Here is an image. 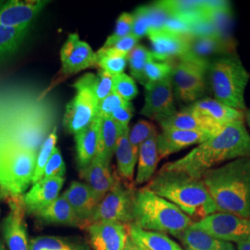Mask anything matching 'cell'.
<instances>
[{"label":"cell","mask_w":250,"mask_h":250,"mask_svg":"<svg viewBox=\"0 0 250 250\" xmlns=\"http://www.w3.org/2000/svg\"><path fill=\"white\" fill-rule=\"evenodd\" d=\"M115 173L111 172L108 162L98 157H95L86 168L80 170L81 178L84 180L99 202L112 188Z\"/></svg>","instance_id":"cell-21"},{"label":"cell","mask_w":250,"mask_h":250,"mask_svg":"<svg viewBox=\"0 0 250 250\" xmlns=\"http://www.w3.org/2000/svg\"><path fill=\"white\" fill-rule=\"evenodd\" d=\"M97 56V67L99 70L107 72L112 76L124 73L127 66V56L119 53L111 48L101 47Z\"/></svg>","instance_id":"cell-32"},{"label":"cell","mask_w":250,"mask_h":250,"mask_svg":"<svg viewBox=\"0 0 250 250\" xmlns=\"http://www.w3.org/2000/svg\"><path fill=\"white\" fill-rule=\"evenodd\" d=\"M157 4L171 17L185 19L191 22L207 20L213 9L214 1L164 0Z\"/></svg>","instance_id":"cell-23"},{"label":"cell","mask_w":250,"mask_h":250,"mask_svg":"<svg viewBox=\"0 0 250 250\" xmlns=\"http://www.w3.org/2000/svg\"><path fill=\"white\" fill-rule=\"evenodd\" d=\"M146 188L178 207L194 223L218 212L202 180L183 171L161 168Z\"/></svg>","instance_id":"cell-3"},{"label":"cell","mask_w":250,"mask_h":250,"mask_svg":"<svg viewBox=\"0 0 250 250\" xmlns=\"http://www.w3.org/2000/svg\"><path fill=\"white\" fill-rule=\"evenodd\" d=\"M95 95L98 101L100 102L112 92L113 90V76L107 72L99 70L98 76H96L94 84Z\"/></svg>","instance_id":"cell-44"},{"label":"cell","mask_w":250,"mask_h":250,"mask_svg":"<svg viewBox=\"0 0 250 250\" xmlns=\"http://www.w3.org/2000/svg\"><path fill=\"white\" fill-rule=\"evenodd\" d=\"M133 214L135 226L146 231L170 233L175 237L194 224L178 207L146 187L134 189Z\"/></svg>","instance_id":"cell-4"},{"label":"cell","mask_w":250,"mask_h":250,"mask_svg":"<svg viewBox=\"0 0 250 250\" xmlns=\"http://www.w3.org/2000/svg\"><path fill=\"white\" fill-rule=\"evenodd\" d=\"M63 184V177L42 178L36 184H33L31 189L21 197L25 211L34 215L52 203L60 197Z\"/></svg>","instance_id":"cell-18"},{"label":"cell","mask_w":250,"mask_h":250,"mask_svg":"<svg viewBox=\"0 0 250 250\" xmlns=\"http://www.w3.org/2000/svg\"><path fill=\"white\" fill-rule=\"evenodd\" d=\"M0 250H6L5 247H4V245H3V243L1 242V240H0Z\"/></svg>","instance_id":"cell-51"},{"label":"cell","mask_w":250,"mask_h":250,"mask_svg":"<svg viewBox=\"0 0 250 250\" xmlns=\"http://www.w3.org/2000/svg\"><path fill=\"white\" fill-rule=\"evenodd\" d=\"M139 40L140 39H138L137 37H135L134 35L131 34V35L123 37V38L117 39L107 46H102V47L103 48H111L119 53L124 54L127 56L137 45Z\"/></svg>","instance_id":"cell-46"},{"label":"cell","mask_w":250,"mask_h":250,"mask_svg":"<svg viewBox=\"0 0 250 250\" xmlns=\"http://www.w3.org/2000/svg\"><path fill=\"white\" fill-rule=\"evenodd\" d=\"M58 142V131L55 127L52 132L46 137L44 143L42 145L40 151L37 154L36 158V170L33 177L32 184H36V182L43 178L45 165L52 156L54 149L56 148V145Z\"/></svg>","instance_id":"cell-35"},{"label":"cell","mask_w":250,"mask_h":250,"mask_svg":"<svg viewBox=\"0 0 250 250\" xmlns=\"http://www.w3.org/2000/svg\"><path fill=\"white\" fill-rule=\"evenodd\" d=\"M190 106L219 132L230 124L245 120L244 111L228 107L214 99L204 98Z\"/></svg>","instance_id":"cell-20"},{"label":"cell","mask_w":250,"mask_h":250,"mask_svg":"<svg viewBox=\"0 0 250 250\" xmlns=\"http://www.w3.org/2000/svg\"><path fill=\"white\" fill-rule=\"evenodd\" d=\"M155 60L171 62L184 57L188 50L187 36H177L165 30L149 31L147 33Z\"/></svg>","instance_id":"cell-17"},{"label":"cell","mask_w":250,"mask_h":250,"mask_svg":"<svg viewBox=\"0 0 250 250\" xmlns=\"http://www.w3.org/2000/svg\"><path fill=\"white\" fill-rule=\"evenodd\" d=\"M159 125H161L162 130L173 129L183 131H196L208 133L211 135L220 133L190 105L176 111L173 115L159 123Z\"/></svg>","instance_id":"cell-24"},{"label":"cell","mask_w":250,"mask_h":250,"mask_svg":"<svg viewBox=\"0 0 250 250\" xmlns=\"http://www.w3.org/2000/svg\"><path fill=\"white\" fill-rule=\"evenodd\" d=\"M157 137L158 134L152 135L142 144L139 148L134 186L147 184L155 175V171L160 161Z\"/></svg>","instance_id":"cell-27"},{"label":"cell","mask_w":250,"mask_h":250,"mask_svg":"<svg viewBox=\"0 0 250 250\" xmlns=\"http://www.w3.org/2000/svg\"><path fill=\"white\" fill-rule=\"evenodd\" d=\"M66 172L65 162L63 161L62 153L56 146L52 156L45 165L43 178H54V177H63Z\"/></svg>","instance_id":"cell-42"},{"label":"cell","mask_w":250,"mask_h":250,"mask_svg":"<svg viewBox=\"0 0 250 250\" xmlns=\"http://www.w3.org/2000/svg\"><path fill=\"white\" fill-rule=\"evenodd\" d=\"M73 250H87L86 249H83V248H80V247H77V248H73Z\"/></svg>","instance_id":"cell-52"},{"label":"cell","mask_w":250,"mask_h":250,"mask_svg":"<svg viewBox=\"0 0 250 250\" xmlns=\"http://www.w3.org/2000/svg\"><path fill=\"white\" fill-rule=\"evenodd\" d=\"M177 238L186 250H236L232 243L218 239L193 225L188 227Z\"/></svg>","instance_id":"cell-29"},{"label":"cell","mask_w":250,"mask_h":250,"mask_svg":"<svg viewBox=\"0 0 250 250\" xmlns=\"http://www.w3.org/2000/svg\"><path fill=\"white\" fill-rule=\"evenodd\" d=\"M30 250H73L69 244L53 236H38L29 244Z\"/></svg>","instance_id":"cell-41"},{"label":"cell","mask_w":250,"mask_h":250,"mask_svg":"<svg viewBox=\"0 0 250 250\" xmlns=\"http://www.w3.org/2000/svg\"><path fill=\"white\" fill-rule=\"evenodd\" d=\"M128 103L120 96H118L115 92H111L107 98L103 99L99 103V109H98V117L105 118L110 117L111 114L116 111L118 108L125 107Z\"/></svg>","instance_id":"cell-43"},{"label":"cell","mask_w":250,"mask_h":250,"mask_svg":"<svg viewBox=\"0 0 250 250\" xmlns=\"http://www.w3.org/2000/svg\"><path fill=\"white\" fill-rule=\"evenodd\" d=\"M112 91L127 102H131L138 95V89L134 78L125 73L113 76Z\"/></svg>","instance_id":"cell-38"},{"label":"cell","mask_w":250,"mask_h":250,"mask_svg":"<svg viewBox=\"0 0 250 250\" xmlns=\"http://www.w3.org/2000/svg\"><path fill=\"white\" fill-rule=\"evenodd\" d=\"M100 125L101 118L97 117L88 127L74 134L76 144V161L79 170L86 168L96 157Z\"/></svg>","instance_id":"cell-26"},{"label":"cell","mask_w":250,"mask_h":250,"mask_svg":"<svg viewBox=\"0 0 250 250\" xmlns=\"http://www.w3.org/2000/svg\"><path fill=\"white\" fill-rule=\"evenodd\" d=\"M250 158V134L245 121L225 126L213 136L199 144L186 156L162 166L166 170H179L193 178L200 179L207 170L224 162Z\"/></svg>","instance_id":"cell-1"},{"label":"cell","mask_w":250,"mask_h":250,"mask_svg":"<svg viewBox=\"0 0 250 250\" xmlns=\"http://www.w3.org/2000/svg\"><path fill=\"white\" fill-rule=\"evenodd\" d=\"M62 68L51 87L78 72L97 67V56L77 34H70L61 49Z\"/></svg>","instance_id":"cell-11"},{"label":"cell","mask_w":250,"mask_h":250,"mask_svg":"<svg viewBox=\"0 0 250 250\" xmlns=\"http://www.w3.org/2000/svg\"><path fill=\"white\" fill-rule=\"evenodd\" d=\"M34 216L43 224L82 226L72 207L63 196L55 199L52 203L36 212Z\"/></svg>","instance_id":"cell-28"},{"label":"cell","mask_w":250,"mask_h":250,"mask_svg":"<svg viewBox=\"0 0 250 250\" xmlns=\"http://www.w3.org/2000/svg\"><path fill=\"white\" fill-rule=\"evenodd\" d=\"M200 179L219 212L250 218V158L226 162Z\"/></svg>","instance_id":"cell-2"},{"label":"cell","mask_w":250,"mask_h":250,"mask_svg":"<svg viewBox=\"0 0 250 250\" xmlns=\"http://www.w3.org/2000/svg\"><path fill=\"white\" fill-rule=\"evenodd\" d=\"M37 152L6 142L0 145V189L8 197H21L32 184Z\"/></svg>","instance_id":"cell-6"},{"label":"cell","mask_w":250,"mask_h":250,"mask_svg":"<svg viewBox=\"0 0 250 250\" xmlns=\"http://www.w3.org/2000/svg\"><path fill=\"white\" fill-rule=\"evenodd\" d=\"M48 1H9L0 8V26L23 29L42 11Z\"/></svg>","instance_id":"cell-16"},{"label":"cell","mask_w":250,"mask_h":250,"mask_svg":"<svg viewBox=\"0 0 250 250\" xmlns=\"http://www.w3.org/2000/svg\"><path fill=\"white\" fill-rule=\"evenodd\" d=\"M163 30L177 36H190L192 31V22L185 19L170 16V18L165 22Z\"/></svg>","instance_id":"cell-45"},{"label":"cell","mask_w":250,"mask_h":250,"mask_svg":"<svg viewBox=\"0 0 250 250\" xmlns=\"http://www.w3.org/2000/svg\"><path fill=\"white\" fill-rule=\"evenodd\" d=\"M173 70V64L164 62H155V60L146 63L144 76L146 79V84L147 83H157L164 80L171 76Z\"/></svg>","instance_id":"cell-37"},{"label":"cell","mask_w":250,"mask_h":250,"mask_svg":"<svg viewBox=\"0 0 250 250\" xmlns=\"http://www.w3.org/2000/svg\"><path fill=\"white\" fill-rule=\"evenodd\" d=\"M129 126L121 127L114 154L119 177L125 185L132 187L134 183V170L138 156L134 153L129 141Z\"/></svg>","instance_id":"cell-25"},{"label":"cell","mask_w":250,"mask_h":250,"mask_svg":"<svg viewBox=\"0 0 250 250\" xmlns=\"http://www.w3.org/2000/svg\"><path fill=\"white\" fill-rule=\"evenodd\" d=\"M195 228L229 243H240L250 239V218L215 212L192 224Z\"/></svg>","instance_id":"cell-10"},{"label":"cell","mask_w":250,"mask_h":250,"mask_svg":"<svg viewBox=\"0 0 250 250\" xmlns=\"http://www.w3.org/2000/svg\"><path fill=\"white\" fill-rule=\"evenodd\" d=\"M156 134H158L156 126L147 121L141 120L134 125V127L129 132V141L133 150L137 156L142 144L150 136Z\"/></svg>","instance_id":"cell-36"},{"label":"cell","mask_w":250,"mask_h":250,"mask_svg":"<svg viewBox=\"0 0 250 250\" xmlns=\"http://www.w3.org/2000/svg\"><path fill=\"white\" fill-rule=\"evenodd\" d=\"M155 60L150 50L146 46L137 45L127 55V62L129 63L130 72L134 79L138 81L144 86L146 85V79L144 76V70L146 63Z\"/></svg>","instance_id":"cell-34"},{"label":"cell","mask_w":250,"mask_h":250,"mask_svg":"<svg viewBox=\"0 0 250 250\" xmlns=\"http://www.w3.org/2000/svg\"><path fill=\"white\" fill-rule=\"evenodd\" d=\"M9 197L11 198L9 202L10 210L1 224L4 240L9 250H30L22 196Z\"/></svg>","instance_id":"cell-13"},{"label":"cell","mask_w":250,"mask_h":250,"mask_svg":"<svg viewBox=\"0 0 250 250\" xmlns=\"http://www.w3.org/2000/svg\"><path fill=\"white\" fill-rule=\"evenodd\" d=\"M211 136L213 135L196 131L173 129L162 130L161 134H158L157 137L160 161L193 145L203 143Z\"/></svg>","instance_id":"cell-19"},{"label":"cell","mask_w":250,"mask_h":250,"mask_svg":"<svg viewBox=\"0 0 250 250\" xmlns=\"http://www.w3.org/2000/svg\"><path fill=\"white\" fill-rule=\"evenodd\" d=\"M245 119H246L247 125L250 127V109H247V111L245 112Z\"/></svg>","instance_id":"cell-50"},{"label":"cell","mask_w":250,"mask_h":250,"mask_svg":"<svg viewBox=\"0 0 250 250\" xmlns=\"http://www.w3.org/2000/svg\"><path fill=\"white\" fill-rule=\"evenodd\" d=\"M134 116V106L132 102L128 103L125 107L118 108L114 111L110 118L116 123L117 125L121 127L129 126V123Z\"/></svg>","instance_id":"cell-47"},{"label":"cell","mask_w":250,"mask_h":250,"mask_svg":"<svg viewBox=\"0 0 250 250\" xmlns=\"http://www.w3.org/2000/svg\"><path fill=\"white\" fill-rule=\"evenodd\" d=\"M250 80V72L235 52L211 59L208 62V86L214 99L228 107L247 111L245 91Z\"/></svg>","instance_id":"cell-5"},{"label":"cell","mask_w":250,"mask_h":250,"mask_svg":"<svg viewBox=\"0 0 250 250\" xmlns=\"http://www.w3.org/2000/svg\"><path fill=\"white\" fill-rule=\"evenodd\" d=\"M236 250H250V239L237 243Z\"/></svg>","instance_id":"cell-49"},{"label":"cell","mask_w":250,"mask_h":250,"mask_svg":"<svg viewBox=\"0 0 250 250\" xmlns=\"http://www.w3.org/2000/svg\"><path fill=\"white\" fill-rule=\"evenodd\" d=\"M29 28L17 29L0 26V62L15 53L26 36Z\"/></svg>","instance_id":"cell-33"},{"label":"cell","mask_w":250,"mask_h":250,"mask_svg":"<svg viewBox=\"0 0 250 250\" xmlns=\"http://www.w3.org/2000/svg\"><path fill=\"white\" fill-rule=\"evenodd\" d=\"M96 75L86 73L73 83L76 94L67 105L63 125L69 134H76L88 127L98 117L99 101L94 84Z\"/></svg>","instance_id":"cell-8"},{"label":"cell","mask_w":250,"mask_h":250,"mask_svg":"<svg viewBox=\"0 0 250 250\" xmlns=\"http://www.w3.org/2000/svg\"><path fill=\"white\" fill-rule=\"evenodd\" d=\"M148 250L146 249L143 246H141L140 244L136 243L134 241L129 235L128 238L126 240V244H125V250Z\"/></svg>","instance_id":"cell-48"},{"label":"cell","mask_w":250,"mask_h":250,"mask_svg":"<svg viewBox=\"0 0 250 250\" xmlns=\"http://www.w3.org/2000/svg\"><path fill=\"white\" fill-rule=\"evenodd\" d=\"M208 62L203 60L183 57L173 64L172 88L181 102L192 105L204 99L208 86Z\"/></svg>","instance_id":"cell-7"},{"label":"cell","mask_w":250,"mask_h":250,"mask_svg":"<svg viewBox=\"0 0 250 250\" xmlns=\"http://www.w3.org/2000/svg\"><path fill=\"white\" fill-rule=\"evenodd\" d=\"M133 25H134V18L132 13L123 12L119 16V18L117 19L116 27L113 34L107 37L103 46H107L117 39L131 35L133 32Z\"/></svg>","instance_id":"cell-39"},{"label":"cell","mask_w":250,"mask_h":250,"mask_svg":"<svg viewBox=\"0 0 250 250\" xmlns=\"http://www.w3.org/2000/svg\"><path fill=\"white\" fill-rule=\"evenodd\" d=\"M63 197L72 207L82 226H87L99 202L90 188L83 183L72 182Z\"/></svg>","instance_id":"cell-22"},{"label":"cell","mask_w":250,"mask_h":250,"mask_svg":"<svg viewBox=\"0 0 250 250\" xmlns=\"http://www.w3.org/2000/svg\"><path fill=\"white\" fill-rule=\"evenodd\" d=\"M187 39L188 50L184 57L209 62L212 57L235 52V44L228 36H187Z\"/></svg>","instance_id":"cell-15"},{"label":"cell","mask_w":250,"mask_h":250,"mask_svg":"<svg viewBox=\"0 0 250 250\" xmlns=\"http://www.w3.org/2000/svg\"><path fill=\"white\" fill-rule=\"evenodd\" d=\"M134 18L133 32L134 35L138 39H141L145 36H147L148 31L150 30V21L148 16L147 6H140L132 13Z\"/></svg>","instance_id":"cell-40"},{"label":"cell","mask_w":250,"mask_h":250,"mask_svg":"<svg viewBox=\"0 0 250 250\" xmlns=\"http://www.w3.org/2000/svg\"><path fill=\"white\" fill-rule=\"evenodd\" d=\"M145 92V105L141 109L144 116L161 123L177 111L171 76L157 83H147Z\"/></svg>","instance_id":"cell-12"},{"label":"cell","mask_w":250,"mask_h":250,"mask_svg":"<svg viewBox=\"0 0 250 250\" xmlns=\"http://www.w3.org/2000/svg\"><path fill=\"white\" fill-rule=\"evenodd\" d=\"M134 193V188L125 185L118 173H115L112 188L97 206L89 224L98 222H116L126 225L133 224Z\"/></svg>","instance_id":"cell-9"},{"label":"cell","mask_w":250,"mask_h":250,"mask_svg":"<svg viewBox=\"0 0 250 250\" xmlns=\"http://www.w3.org/2000/svg\"><path fill=\"white\" fill-rule=\"evenodd\" d=\"M128 234L148 250H185L165 233L146 231L134 224L128 225Z\"/></svg>","instance_id":"cell-30"},{"label":"cell","mask_w":250,"mask_h":250,"mask_svg":"<svg viewBox=\"0 0 250 250\" xmlns=\"http://www.w3.org/2000/svg\"><path fill=\"white\" fill-rule=\"evenodd\" d=\"M121 126L110 118H101L96 157L110 163L114 155Z\"/></svg>","instance_id":"cell-31"},{"label":"cell","mask_w":250,"mask_h":250,"mask_svg":"<svg viewBox=\"0 0 250 250\" xmlns=\"http://www.w3.org/2000/svg\"><path fill=\"white\" fill-rule=\"evenodd\" d=\"M128 225L116 222H98L87 225L94 250H124L128 238Z\"/></svg>","instance_id":"cell-14"}]
</instances>
